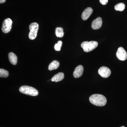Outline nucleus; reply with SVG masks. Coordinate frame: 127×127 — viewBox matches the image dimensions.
Returning <instances> with one entry per match:
<instances>
[{
    "label": "nucleus",
    "instance_id": "7ed1b4c3",
    "mask_svg": "<svg viewBox=\"0 0 127 127\" xmlns=\"http://www.w3.org/2000/svg\"><path fill=\"white\" fill-rule=\"evenodd\" d=\"M98 43L95 41L83 42L81 44V47L83 49L84 52H89L97 47Z\"/></svg>",
    "mask_w": 127,
    "mask_h": 127
},
{
    "label": "nucleus",
    "instance_id": "f03ea898",
    "mask_svg": "<svg viewBox=\"0 0 127 127\" xmlns=\"http://www.w3.org/2000/svg\"><path fill=\"white\" fill-rule=\"evenodd\" d=\"M21 93L32 96H36L39 94L38 91L36 89L32 87L23 86L19 89Z\"/></svg>",
    "mask_w": 127,
    "mask_h": 127
},
{
    "label": "nucleus",
    "instance_id": "f257e3e1",
    "mask_svg": "<svg viewBox=\"0 0 127 127\" xmlns=\"http://www.w3.org/2000/svg\"><path fill=\"white\" fill-rule=\"evenodd\" d=\"M89 99L92 104L97 106H103L107 103L106 98L101 94H93L91 95Z\"/></svg>",
    "mask_w": 127,
    "mask_h": 127
},
{
    "label": "nucleus",
    "instance_id": "1a4fd4ad",
    "mask_svg": "<svg viewBox=\"0 0 127 127\" xmlns=\"http://www.w3.org/2000/svg\"><path fill=\"white\" fill-rule=\"evenodd\" d=\"M93 12V10L91 7H88L84 10L82 14V18L83 20H87Z\"/></svg>",
    "mask_w": 127,
    "mask_h": 127
},
{
    "label": "nucleus",
    "instance_id": "9d476101",
    "mask_svg": "<svg viewBox=\"0 0 127 127\" xmlns=\"http://www.w3.org/2000/svg\"><path fill=\"white\" fill-rule=\"evenodd\" d=\"M84 68L83 66L79 65L75 68L73 73V75L75 78H78L81 76L83 73Z\"/></svg>",
    "mask_w": 127,
    "mask_h": 127
},
{
    "label": "nucleus",
    "instance_id": "f8f14e48",
    "mask_svg": "<svg viewBox=\"0 0 127 127\" xmlns=\"http://www.w3.org/2000/svg\"><path fill=\"white\" fill-rule=\"evenodd\" d=\"M9 61L13 65H16L17 63V58L16 55L12 52L9 53L8 55Z\"/></svg>",
    "mask_w": 127,
    "mask_h": 127
},
{
    "label": "nucleus",
    "instance_id": "a211bd4d",
    "mask_svg": "<svg viewBox=\"0 0 127 127\" xmlns=\"http://www.w3.org/2000/svg\"><path fill=\"white\" fill-rule=\"evenodd\" d=\"M100 3L103 5H106L108 2V0H99Z\"/></svg>",
    "mask_w": 127,
    "mask_h": 127
},
{
    "label": "nucleus",
    "instance_id": "39448f33",
    "mask_svg": "<svg viewBox=\"0 0 127 127\" xmlns=\"http://www.w3.org/2000/svg\"><path fill=\"white\" fill-rule=\"evenodd\" d=\"M12 21L10 18H7L4 20L2 23V32L4 33H7L10 31L12 26Z\"/></svg>",
    "mask_w": 127,
    "mask_h": 127
},
{
    "label": "nucleus",
    "instance_id": "aec40b11",
    "mask_svg": "<svg viewBox=\"0 0 127 127\" xmlns=\"http://www.w3.org/2000/svg\"><path fill=\"white\" fill-rule=\"evenodd\" d=\"M124 127V126H122V127Z\"/></svg>",
    "mask_w": 127,
    "mask_h": 127
},
{
    "label": "nucleus",
    "instance_id": "2eb2a0df",
    "mask_svg": "<svg viewBox=\"0 0 127 127\" xmlns=\"http://www.w3.org/2000/svg\"><path fill=\"white\" fill-rule=\"evenodd\" d=\"M125 5L124 3L120 2L114 6V9L118 11H122L124 10L125 9Z\"/></svg>",
    "mask_w": 127,
    "mask_h": 127
},
{
    "label": "nucleus",
    "instance_id": "6e6552de",
    "mask_svg": "<svg viewBox=\"0 0 127 127\" xmlns=\"http://www.w3.org/2000/svg\"><path fill=\"white\" fill-rule=\"evenodd\" d=\"M102 24V19L100 17H97L92 22V27L93 30H96L101 27Z\"/></svg>",
    "mask_w": 127,
    "mask_h": 127
},
{
    "label": "nucleus",
    "instance_id": "ddd939ff",
    "mask_svg": "<svg viewBox=\"0 0 127 127\" xmlns=\"http://www.w3.org/2000/svg\"><path fill=\"white\" fill-rule=\"evenodd\" d=\"M59 63L57 61H54L50 64L48 66V70L50 71L56 70L59 67Z\"/></svg>",
    "mask_w": 127,
    "mask_h": 127
},
{
    "label": "nucleus",
    "instance_id": "dca6fc26",
    "mask_svg": "<svg viewBox=\"0 0 127 127\" xmlns=\"http://www.w3.org/2000/svg\"><path fill=\"white\" fill-rule=\"evenodd\" d=\"M9 76V72L6 70L2 68L0 69V77H7Z\"/></svg>",
    "mask_w": 127,
    "mask_h": 127
},
{
    "label": "nucleus",
    "instance_id": "4468645a",
    "mask_svg": "<svg viewBox=\"0 0 127 127\" xmlns=\"http://www.w3.org/2000/svg\"><path fill=\"white\" fill-rule=\"evenodd\" d=\"M55 34L57 37H62L64 35L63 29L62 27H57L55 31Z\"/></svg>",
    "mask_w": 127,
    "mask_h": 127
},
{
    "label": "nucleus",
    "instance_id": "423d86ee",
    "mask_svg": "<svg viewBox=\"0 0 127 127\" xmlns=\"http://www.w3.org/2000/svg\"><path fill=\"white\" fill-rule=\"evenodd\" d=\"M116 56L117 58L120 61H125L127 58V52L123 48L119 47L116 53Z\"/></svg>",
    "mask_w": 127,
    "mask_h": 127
},
{
    "label": "nucleus",
    "instance_id": "20e7f679",
    "mask_svg": "<svg viewBox=\"0 0 127 127\" xmlns=\"http://www.w3.org/2000/svg\"><path fill=\"white\" fill-rule=\"evenodd\" d=\"M39 25L36 22L31 23L29 27L30 32L29 34V37L32 40H34L36 38L37 32L39 30Z\"/></svg>",
    "mask_w": 127,
    "mask_h": 127
},
{
    "label": "nucleus",
    "instance_id": "0eeeda50",
    "mask_svg": "<svg viewBox=\"0 0 127 127\" xmlns=\"http://www.w3.org/2000/svg\"><path fill=\"white\" fill-rule=\"evenodd\" d=\"M98 73L102 77L107 78L111 74V71L109 68L105 66L100 67L98 70Z\"/></svg>",
    "mask_w": 127,
    "mask_h": 127
},
{
    "label": "nucleus",
    "instance_id": "6ab92c4d",
    "mask_svg": "<svg viewBox=\"0 0 127 127\" xmlns=\"http://www.w3.org/2000/svg\"><path fill=\"white\" fill-rule=\"evenodd\" d=\"M6 0H0V3H3Z\"/></svg>",
    "mask_w": 127,
    "mask_h": 127
},
{
    "label": "nucleus",
    "instance_id": "f3484780",
    "mask_svg": "<svg viewBox=\"0 0 127 127\" xmlns=\"http://www.w3.org/2000/svg\"><path fill=\"white\" fill-rule=\"evenodd\" d=\"M62 41H59L58 43H56L55 45L54 48L56 51H60L61 50L62 45Z\"/></svg>",
    "mask_w": 127,
    "mask_h": 127
},
{
    "label": "nucleus",
    "instance_id": "9b49d317",
    "mask_svg": "<svg viewBox=\"0 0 127 127\" xmlns=\"http://www.w3.org/2000/svg\"><path fill=\"white\" fill-rule=\"evenodd\" d=\"M64 73L63 72H59L55 75L51 79V81L56 82L61 81L64 78Z\"/></svg>",
    "mask_w": 127,
    "mask_h": 127
}]
</instances>
